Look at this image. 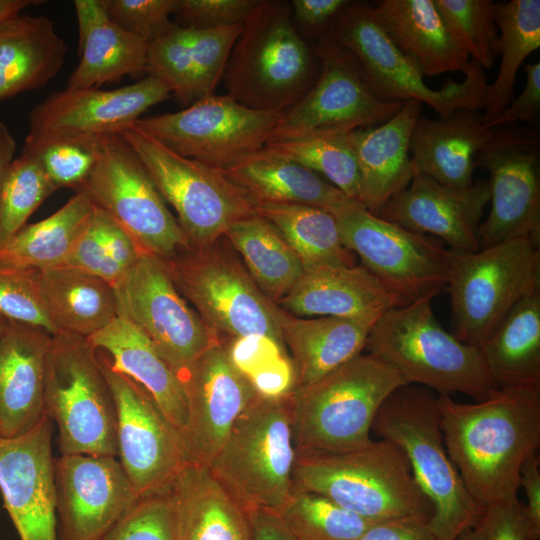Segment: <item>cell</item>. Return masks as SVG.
Wrapping results in <instances>:
<instances>
[{
	"label": "cell",
	"instance_id": "cell-1",
	"mask_svg": "<svg viewBox=\"0 0 540 540\" xmlns=\"http://www.w3.org/2000/svg\"><path fill=\"white\" fill-rule=\"evenodd\" d=\"M447 454L484 510L517 496L524 460L540 446V386L498 389L476 403L437 394Z\"/></svg>",
	"mask_w": 540,
	"mask_h": 540
},
{
	"label": "cell",
	"instance_id": "cell-2",
	"mask_svg": "<svg viewBox=\"0 0 540 540\" xmlns=\"http://www.w3.org/2000/svg\"><path fill=\"white\" fill-rule=\"evenodd\" d=\"M293 487L323 495L371 522H429L433 515L405 453L385 439L350 451L296 453Z\"/></svg>",
	"mask_w": 540,
	"mask_h": 540
},
{
	"label": "cell",
	"instance_id": "cell-3",
	"mask_svg": "<svg viewBox=\"0 0 540 540\" xmlns=\"http://www.w3.org/2000/svg\"><path fill=\"white\" fill-rule=\"evenodd\" d=\"M318 59L296 29L290 3L259 0L231 51L227 94L250 109L285 112L315 82Z\"/></svg>",
	"mask_w": 540,
	"mask_h": 540
},
{
	"label": "cell",
	"instance_id": "cell-4",
	"mask_svg": "<svg viewBox=\"0 0 540 540\" xmlns=\"http://www.w3.org/2000/svg\"><path fill=\"white\" fill-rule=\"evenodd\" d=\"M371 430L405 453L416 483L433 505L428 525L439 539L456 540L477 525L484 510L447 454L434 391L416 384L397 388L379 408Z\"/></svg>",
	"mask_w": 540,
	"mask_h": 540
},
{
	"label": "cell",
	"instance_id": "cell-5",
	"mask_svg": "<svg viewBox=\"0 0 540 540\" xmlns=\"http://www.w3.org/2000/svg\"><path fill=\"white\" fill-rule=\"evenodd\" d=\"M433 299H420L385 311L373 326L365 349L398 371L409 384L438 395L461 393L476 401L498 390L482 350L460 341L437 321Z\"/></svg>",
	"mask_w": 540,
	"mask_h": 540
},
{
	"label": "cell",
	"instance_id": "cell-6",
	"mask_svg": "<svg viewBox=\"0 0 540 540\" xmlns=\"http://www.w3.org/2000/svg\"><path fill=\"white\" fill-rule=\"evenodd\" d=\"M407 384L393 367L368 353L311 385L294 388L288 398L296 453L343 452L370 444L379 408Z\"/></svg>",
	"mask_w": 540,
	"mask_h": 540
},
{
	"label": "cell",
	"instance_id": "cell-7",
	"mask_svg": "<svg viewBox=\"0 0 540 540\" xmlns=\"http://www.w3.org/2000/svg\"><path fill=\"white\" fill-rule=\"evenodd\" d=\"M295 459L288 394L257 393L208 468L247 512L276 511L293 491Z\"/></svg>",
	"mask_w": 540,
	"mask_h": 540
},
{
	"label": "cell",
	"instance_id": "cell-8",
	"mask_svg": "<svg viewBox=\"0 0 540 540\" xmlns=\"http://www.w3.org/2000/svg\"><path fill=\"white\" fill-rule=\"evenodd\" d=\"M452 334L481 347L525 297L540 290V244L516 238L476 252L449 249Z\"/></svg>",
	"mask_w": 540,
	"mask_h": 540
},
{
	"label": "cell",
	"instance_id": "cell-9",
	"mask_svg": "<svg viewBox=\"0 0 540 540\" xmlns=\"http://www.w3.org/2000/svg\"><path fill=\"white\" fill-rule=\"evenodd\" d=\"M44 411L60 455L117 457L116 407L97 350L87 338L59 333L46 357Z\"/></svg>",
	"mask_w": 540,
	"mask_h": 540
},
{
	"label": "cell",
	"instance_id": "cell-10",
	"mask_svg": "<svg viewBox=\"0 0 540 540\" xmlns=\"http://www.w3.org/2000/svg\"><path fill=\"white\" fill-rule=\"evenodd\" d=\"M327 35L357 60L370 90L390 102L416 100L431 107L439 117L460 109H484L487 79L484 69L470 59L465 79L447 78L438 90L424 82L416 65L389 39L377 22L373 7L350 4L338 15Z\"/></svg>",
	"mask_w": 540,
	"mask_h": 540
},
{
	"label": "cell",
	"instance_id": "cell-11",
	"mask_svg": "<svg viewBox=\"0 0 540 540\" xmlns=\"http://www.w3.org/2000/svg\"><path fill=\"white\" fill-rule=\"evenodd\" d=\"M177 214L190 249L212 246L255 202L223 170L179 155L135 125L120 133Z\"/></svg>",
	"mask_w": 540,
	"mask_h": 540
},
{
	"label": "cell",
	"instance_id": "cell-12",
	"mask_svg": "<svg viewBox=\"0 0 540 540\" xmlns=\"http://www.w3.org/2000/svg\"><path fill=\"white\" fill-rule=\"evenodd\" d=\"M164 262L180 294L216 334L262 335L286 348L281 327L284 311L219 241L204 249L185 250Z\"/></svg>",
	"mask_w": 540,
	"mask_h": 540
},
{
	"label": "cell",
	"instance_id": "cell-13",
	"mask_svg": "<svg viewBox=\"0 0 540 540\" xmlns=\"http://www.w3.org/2000/svg\"><path fill=\"white\" fill-rule=\"evenodd\" d=\"M146 253L170 260L190 249L145 166L120 134L102 138L99 159L81 189Z\"/></svg>",
	"mask_w": 540,
	"mask_h": 540
},
{
	"label": "cell",
	"instance_id": "cell-14",
	"mask_svg": "<svg viewBox=\"0 0 540 540\" xmlns=\"http://www.w3.org/2000/svg\"><path fill=\"white\" fill-rule=\"evenodd\" d=\"M333 215L344 246L407 303L446 290L449 249L441 240L382 219L359 202Z\"/></svg>",
	"mask_w": 540,
	"mask_h": 540
},
{
	"label": "cell",
	"instance_id": "cell-15",
	"mask_svg": "<svg viewBox=\"0 0 540 540\" xmlns=\"http://www.w3.org/2000/svg\"><path fill=\"white\" fill-rule=\"evenodd\" d=\"M283 114L213 94L177 112L141 117L134 125L179 155L226 171L263 149Z\"/></svg>",
	"mask_w": 540,
	"mask_h": 540
},
{
	"label": "cell",
	"instance_id": "cell-16",
	"mask_svg": "<svg viewBox=\"0 0 540 540\" xmlns=\"http://www.w3.org/2000/svg\"><path fill=\"white\" fill-rule=\"evenodd\" d=\"M117 314L153 343L182 379L220 337L191 309L161 258L143 253L114 285Z\"/></svg>",
	"mask_w": 540,
	"mask_h": 540
},
{
	"label": "cell",
	"instance_id": "cell-17",
	"mask_svg": "<svg viewBox=\"0 0 540 540\" xmlns=\"http://www.w3.org/2000/svg\"><path fill=\"white\" fill-rule=\"evenodd\" d=\"M320 68L310 89L286 110L272 141L341 133L382 124L404 102L378 98L366 84L354 56L327 34L318 42Z\"/></svg>",
	"mask_w": 540,
	"mask_h": 540
},
{
	"label": "cell",
	"instance_id": "cell-18",
	"mask_svg": "<svg viewBox=\"0 0 540 540\" xmlns=\"http://www.w3.org/2000/svg\"><path fill=\"white\" fill-rule=\"evenodd\" d=\"M116 407L117 457L139 497L169 490L188 458L181 433L138 383L97 350Z\"/></svg>",
	"mask_w": 540,
	"mask_h": 540
},
{
	"label": "cell",
	"instance_id": "cell-19",
	"mask_svg": "<svg viewBox=\"0 0 540 540\" xmlns=\"http://www.w3.org/2000/svg\"><path fill=\"white\" fill-rule=\"evenodd\" d=\"M58 540H98L138 500L115 456L54 458Z\"/></svg>",
	"mask_w": 540,
	"mask_h": 540
},
{
	"label": "cell",
	"instance_id": "cell-20",
	"mask_svg": "<svg viewBox=\"0 0 540 540\" xmlns=\"http://www.w3.org/2000/svg\"><path fill=\"white\" fill-rule=\"evenodd\" d=\"M539 133L528 127H487L475 109H460L447 117L420 116L410 140L415 173L453 188L473 184L477 156L503 147L539 148Z\"/></svg>",
	"mask_w": 540,
	"mask_h": 540
},
{
	"label": "cell",
	"instance_id": "cell-21",
	"mask_svg": "<svg viewBox=\"0 0 540 540\" xmlns=\"http://www.w3.org/2000/svg\"><path fill=\"white\" fill-rule=\"evenodd\" d=\"M182 382L187 399L182 439L188 462L209 467L257 392L234 365L221 338L198 358Z\"/></svg>",
	"mask_w": 540,
	"mask_h": 540
},
{
	"label": "cell",
	"instance_id": "cell-22",
	"mask_svg": "<svg viewBox=\"0 0 540 540\" xmlns=\"http://www.w3.org/2000/svg\"><path fill=\"white\" fill-rule=\"evenodd\" d=\"M0 493L20 540H58L52 422L0 437Z\"/></svg>",
	"mask_w": 540,
	"mask_h": 540
},
{
	"label": "cell",
	"instance_id": "cell-23",
	"mask_svg": "<svg viewBox=\"0 0 540 540\" xmlns=\"http://www.w3.org/2000/svg\"><path fill=\"white\" fill-rule=\"evenodd\" d=\"M170 94L164 83L148 75L111 90L65 88L32 109L26 138L120 134Z\"/></svg>",
	"mask_w": 540,
	"mask_h": 540
},
{
	"label": "cell",
	"instance_id": "cell-24",
	"mask_svg": "<svg viewBox=\"0 0 540 540\" xmlns=\"http://www.w3.org/2000/svg\"><path fill=\"white\" fill-rule=\"evenodd\" d=\"M489 200L487 179H479L468 188H453L415 173L410 184L391 198L378 216L435 237L451 250L476 252L480 249L478 232Z\"/></svg>",
	"mask_w": 540,
	"mask_h": 540
},
{
	"label": "cell",
	"instance_id": "cell-25",
	"mask_svg": "<svg viewBox=\"0 0 540 540\" xmlns=\"http://www.w3.org/2000/svg\"><path fill=\"white\" fill-rule=\"evenodd\" d=\"M242 27L200 29L172 23L148 43L146 74L186 106L213 95Z\"/></svg>",
	"mask_w": 540,
	"mask_h": 540
},
{
	"label": "cell",
	"instance_id": "cell-26",
	"mask_svg": "<svg viewBox=\"0 0 540 540\" xmlns=\"http://www.w3.org/2000/svg\"><path fill=\"white\" fill-rule=\"evenodd\" d=\"M539 148L503 147L481 152L489 173L490 211L479 227L481 248L516 238L540 244Z\"/></svg>",
	"mask_w": 540,
	"mask_h": 540
},
{
	"label": "cell",
	"instance_id": "cell-27",
	"mask_svg": "<svg viewBox=\"0 0 540 540\" xmlns=\"http://www.w3.org/2000/svg\"><path fill=\"white\" fill-rule=\"evenodd\" d=\"M52 335L5 319L0 332V437L14 438L45 416L44 380Z\"/></svg>",
	"mask_w": 540,
	"mask_h": 540
},
{
	"label": "cell",
	"instance_id": "cell-28",
	"mask_svg": "<svg viewBox=\"0 0 540 540\" xmlns=\"http://www.w3.org/2000/svg\"><path fill=\"white\" fill-rule=\"evenodd\" d=\"M422 106L416 100L406 101L382 124L347 134L359 167L361 202L376 216L415 175L409 148Z\"/></svg>",
	"mask_w": 540,
	"mask_h": 540
},
{
	"label": "cell",
	"instance_id": "cell-29",
	"mask_svg": "<svg viewBox=\"0 0 540 540\" xmlns=\"http://www.w3.org/2000/svg\"><path fill=\"white\" fill-rule=\"evenodd\" d=\"M406 304L362 265L324 266L304 271L277 302L283 311L296 317L344 318L381 315Z\"/></svg>",
	"mask_w": 540,
	"mask_h": 540
},
{
	"label": "cell",
	"instance_id": "cell-30",
	"mask_svg": "<svg viewBox=\"0 0 540 540\" xmlns=\"http://www.w3.org/2000/svg\"><path fill=\"white\" fill-rule=\"evenodd\" d=\"M79 41L77 67L66 88H99L146 73L148 43L117 25L100 0H74Z\"/></svg>",
	"mask_w": 540,
	"mask_h": 540
},
{
	"label": "cell",
	"instance_id": "cell-31",
	"mask_svg": "<svg viewBox=\"0 0 540 540\" xmlns=\"http://www.w3.org/2000/svg\"><path fill=\"white\" fill-rule=\"evenodd\" d=\"M87 339L96 350L107 355L115 370L134 380L151 395L182 436L187 420L185 388L150 339L120 315Z\"/></svg>",
	"mask_w": 540,
	"mask_h": 540
},
{
	"label": "cell",
	"instance_id": "cell-32",
	"mask_svg": "<svg viewBox=\"0 0 540 540\" xmlns=\"http://www.w3.org/2000/svg\"><path fill=\"white\" fill-rule=\"evenodd\" d=\"M373 12L389 39L423 76L468 72L470 58L451 36L434 0H383Z\"/></svg>",
	"mask_w": 540,
	"mask_h": 540
},
{
	"label": "cell",
	"instance_id": "cell-33",
	"mask_svg": "<svg viewBox=\"0 0 540 540\" xmlns=\"http://www.w3.org/2000/svg\"><path fill=\"white\" fill-rule=\"evenodd\" d=\"M381 315L296 317L284 311L282 336L286 349L292 355L295 388L313 384L362 354Z\"/></svg>",
	"mask_w": 540,
	"mask_h": 540
},
{
	"label": "cell",
	"instance_id": "cell-34",
	"mask_svg": "<svg viewBox=\"0 0 540 540\" xmlns=\"http://www.w3.org/2000/svg\"><path fill=\"white\" fill-rule=\"evenodd\" d=\"M170 490L177 540H253L248 512L208 467L187 463Z\"/></svg>",
	"mask_w": 540,
	"mask_h": 540
},
{
	"label": "cell",
	"instance_id": "cell-35",
	"mask_svg": "<svg viewBox=\"0 0 540 540\" xmlns=\"http://www.w3.org/2000/svg\"><path fill=\"white\" fill-rule=\"evenodd\" d=\"M66 51L47 17L19 14L0 23V100L45 86L61 70Z\"/></svg>",
	"mask_w": 540,
	"mask_h": 540
},
{
	"label": "cell",
	"instance_id": "cell-36",
	"mask_svg": "<svg viewBox=\"0 0 540 540\" xmlns=\"http://www.w3.org/2000/svg\"><path fill=\"white\" fill-rule=\"evenodd\" d=\"M225 173L257 203H292L322 208L331 214L358 202L315 171L265 147ZM360 203V202H359Z\"/></svg>",
	"mask_w": 540,
	"mask_h": 540
},
{
	"label": "cell",
	"instance_id": "cell-37",
	"mask_svg": "<svg viewBox=\"0 0 540 540\" xmlns=\"http://www.w3.org/2000/svg\"><path fill=\"white\" fill-rule=\"evenodd\" d=\"M40 283L58 334L89 338L118 316L114 287L98 276L60 265L40 271Z\"/></svg>",
	"mask_w": 540,
	"mask_h": 540
},
{
	"label": "cell",
	"instance_id": "cell-38",
	"mask_svg": "<svg viewBox=\"0 0 540 540\" xmlns=\"http://www.w3.org/2000/svg\"><path fill=\"white\" fill-rule=\"evenodd\" d=\"M480 348L497 389L540 386V290L517 303Z\"/></svg>",
	"mask_w": 540,
	"mask_h": 540
},
{
	"label": "cell",
	"instance_id": "cell-39",
	"mask_svg": "<svg viewBox=\"0 0 540 540\" xmlns=\"http://www.w3.org/2000/svg\"><path fill=\"white\" fill-rule=\"evenodd\" d=\"M94 204L77 192L49 217L26 224L0 246V266L45 270L63 264L93 214Z\"/></svg>",
	"mask_w": 540,
	"mask_h": 540
},
{
	"label": "cell",
	"instance_id": "cell-40",
	"mask_svg": "<svg viewBox=\"0 0 540 540\" xmlns=\"http://www.w3.org/2000/svg\"><path fill=\"white\" fill-rule=\"evenodd\" d=\"M258 215L269 221L299 257L304 271L324 266H354V254L341 239L333 214L315 206L261 202Z\"/></svg>",
	"mask_w": 540,
	"mask_h": 540
},
{
	"label": "cell",
	"instance_id": "cell-41",
	"mask_svg": "<svg viewBox=\"0 0 540 540\" xmlns=\"http://www.w3.org/2000/svg\"><path fill=\"white\" fill-rule=\"evenodd\" d=\"M224 236L242 257L258 288L276 304L304 273L299 257L281 233L257 213L234 223Z\"/></svg>",
	"mask_w": 540,
	"mask_h": 540
},
{
	"label": "cell",
	"instance_id": "cell-42",
	"mask_svg": "<svg viewBox=\"0 0 540 540\" xmlns=\"http://www.w3.org/2000/svg\"><path fill=\"white\" fill-rule=\"evenodd\" d=\"M495 23L499 31V71L488 84L481 113L484 124L496 119L513 100L518 69L540 47V1L510 0L496 3Z\"/></svg>",
	"mask_w": 540,
	"mask_h": 540
},
{
	"label": "cell",
	"instance_id": "cell-43",
	"mask_svg": "<svg viewBox=\"0 0 540 540\" xmlns=\"http://www.w3.org/2000/svg\"><path fill=\"white\" fill-rule=\"evenodd\" d=\"M265 148L315 171L347 197L362 204L359 167L347 134L272 141Z\"/></svg>",
	"mask_w": 540,
	"mask_h": 540
},
{
	"label": "cell",
	"instance_id": "cell-44",
	"mask_svg": "<svg viewBox=\"0 0 540 540\" xmlns=\"http://www.w3.org/2000/svg\"><path fill=\"white\" fill-rule=\"evenodd\" d=\"M274 512L295 540H359L373 523L323 495L296 488Z\"/></svg>",
	"mask_w": 540,
	"mask_h": 540
},
{
	"label": "cell",
	"instance_id": "cell-45",
	"mask_svg": "<svg viewBox=\"0 0 540 540\" xmlns=\"http://www.w3.org/2000/svg\"><path fill=\"white\" fill-rule=\"evenodd\" d=\"M56 190L39 159L23 149L13 158L0 182V246L27 223Z\"/></svg>",
	"mask_w": 540,
	"mask_h": 540
},
{
	"label": "cell",
	"instance_id": "cell-46",
	"mask_svg": "<svg viewBox=\"0 0 540 540\" xmlns=\"http://www.w3.org/2000/svg\"><path fill=\"white\" fill-rule=\"evenodd\" d=\"M104 135H51L25 139L23 149L41 162L57 189L81 191L93 171Z\"/></svg>",
	"mask_w": 540,
	"mask_h": 540
},
{
	"label": "cell",
	"instance_id": "cell-47",
	"mask_svg": "<svg viewBox=\"0 0 540 540\" xmlns=\"http://www.w3.org/2000/svg\"><path fill=\"white\" fill-rule=\"evenodd\" d=\"M459 47L483 69L498 58L499 31L493 0H434Z\"/></svg>",
	"mask_w": 540,
	"mask_h": 540
},
{
	"label": "cell",
	"instance_id": "cell-48",
	"mask_svg": "<svg viewBox=\"0 0 540 540\" xmlns=\"http://www.w3.org/2000/svg\"><path fill=\"white\" fill-rule=\"evenodd\" d=\"M0 316L58 334L43 296L40 270L0 266Z\"/></svg>",
	"mask_w": 540,
	"mask_h": 540
},
{
	"label": "cell",
	"instance_id": "cell-49",
	"mask_svg": "<svg viewBox=\"0 0 540 540\" xmlns=\"http://www.w3.org/2000/svg\"><path fill=\"white\" fill-rule=\"evenodd\" d=\"M170 489L139 497L98 540H177Z\"/></svg>",
	"mask_w": 540,
	"mask_h": 540
},
{
	"label": "cell",
	"instance_id": "cell-50",
	"mask_svg": "<svg viewBox=\"0 0 540 540\" xmlns=\"http://www.w3.org/2000/svg\"><path fill=\"white\" fill-rule=\"evenodd\" d=\"M100 1L111 20L147 43L169 29L176 7V0Z\"/></svg>",
	"mask_w": 540,
	"mask_h": 540
},
{
	"label": "cell",
	"instance_id": "cell-51",
	"mask_svg": "<svg viewBox=\"0 0 540 540\" xmlns=\"http://www.w3.org/2000/svg\"><path fill=\"white\" fill-rule=\"evenodd\" d=\"M62 265L98 276L111 285L123 276L109 257L95 205L92 216Z\"/></svg>",
	"mask_w": 540,
	"mask_h": 540
},
{
	"label": "cell",
	"instance_id": "cell-52",
	"mask_svg": "<svg viewBox=\"0 0 540 540\" xmlns=\"http://www.w3.org/2000/svg\"><path fill=\"white\" fill-rule=\"evenodd\" d=\"M259 0H176L184 26L213 29L243 24Z\"/></svg>",
	"mask_w": 540,
	"mask_h": 540
},
{
	"label": "cell",
	"instance_id": "cell-53",
	"mask_svg": "<svg viewBox=\"0 0 540 540\" xmlns=\"http://www.w3.org/2000/svg\"><path fill=\"white\" fill-rule=\"evenodd\" d=\"M225 346L234 365L248 379L281 356H288L284 346L262 335L232 338Z\"/></svg>",
	"mask_w": 540,
	"mask_h": 540
},
{
	"label": "cell",
	"instance_id": "cell-54",
	"mask_svg": "<svg viewBox=\"0 0 540 540\" xmlns=\"http://www.w3.org/2000/svg\"><path fill=\"white\" fill-rule=\"evenodd\" d=\"M479 522L486 540H531L524 505L517 496L484 509Z\"/></svg>",
	"mask_w": 540,
	"mask_h": 540
},
{
	"label": "cell",
	"instance_id": "cell-55",
	"mask_svg": "<svg viewBox=\"0 0 540 540\" xmlns=\"http://www.w3.org/2000/svg\"><path fill=\"white\" fill-rule=\"evenodd\" d=\"M526 83L520 95L494 120L485 125L491 128L506 127L519 121L532 122L540 111V62L523 64Z\"/></svg>",
	"mask_w": 540,
	"mask_h": 540
},
{
	"label": "cell",
	"instance_id": "cell-56",
	"mask_svg": "<svg viewBox=\"0 0 540 540\" xmlns=\"http://www.w3.org/2000/svg\"><path fill=\"white\" fill-rule=\"evenodd\" d=\"M349 0H292V18L314 34H327L338 15L350 4Z\"/></svg>",
	"mask_w": 540,
	"mask_h": 540
},
{
	"label": "cell",
	"instance_id": "cell-57",
	"mask_svg": "<svg viewBox=\"0 0 540 540\" xmlns=\"http://www.w3.org/2000/svg\"><path fill=\"white\" fill-rule=\"evenodd\" d=\"M428 521L399 518L373 522L359 540H441Z\"/></svg>",
	"mask_w": 540,
	"mask_h": 540
},
{
	"label": "cell",
	"instance_id": "cell-58",
	"mask_svg": "<svg viewBox=\"0 0 540 540\" xmlns=\"http://www.w3.org/2000/svg\"><path fill=\"white\" fill-rule=\"evenodd\" d=\"M520 486L527 498L524 514L531 540L540 538V458L532 452L524 460L520 469Z\"/></svg>",
	"mask_w": 540,
	"mask_h": 540
},
{
	"label": "cell",
	"instance_id": "cell-59",
	"mask_svg": "<svg viewBox=\"0 0 540 540\" xmlns=\"http://www.w3.org/2000/svg\"><path fill=\"white\" fill-rule=\"evenodd\" d=\"M255 391L267 397L289 394L296 386V374L288 356H281L249 378Z\"/></svg>",
	"mask_w": 540,
	"mask_h": 540
},
{
	"label": "cell",
	"instance_id": "cell-60",
	"mask_svg": "<svg viewBox=\"0 0 540 540\" xmlns=\"http://www.w3.org/2000/svg\"><path fill=\"white\" fill-rule=\"evenodd\" d=\"M253 540H295L280 517L271 510L255 509L248 512Z\"/></svg>",
	"mask_w": 540,
	"mask_h": 540
},
{
	"label": "cell",
	"instance_id": "cell-61",
	"mask_svg": "<svg viewBox=\"0 0 540 540\" xmlns=\"http://www.w3.org/2000/svg\"><path fill=\"white\" fill-rule=\"evenodd\" d=\"M16 150L15 140L8 127L0 122V182Z\"/></svg>",
	"mask_w": 540,
	"mask_h": 540
},
{
	"label": "cell",
	"instance_id": "cell-62",
	"mask_svg": "<svg viewBox=\"0 0 540 540\" xmlns=\"http://www.w3.org/2000/svg\"><path fill=\"white\" fill-rule=\"evenodd\" d=\"M45 2V0H0V23L21 14V11L30 6Z\"/></svg>",
	"mask_w": 540,
	"mask_h": 540
},
{
	"label": "cell",
	"instance_id": "cell-63",
	"mask_svg": "<svg viewBox=\"0 0 540 540\" xmlns=\"http://www.w3.org/2000/svg\"><path fill=\"white\" fill-rule=\"evenodd\" d=\"M456 540H486V536L482 525L478 522L474 527L462 532Z\"/></svg>",
	"mask_w": 540,
	"mask_h": 540
},
{
	"label": "cell",
	"instance_id": "cell-64",
	"mask_svg": "<svg viewBox=\"0 0 540 540\" xmlns=\"http://www.w3.org/2000/svg\"><path fill=\"white\" fill-rule=\"evenodd\" d=\"M4 321H5V318H3L2 316H0V332H1V329H2V327H3Z\"/></svg>",
	"mask_w": 540,
	"mask_h": 540
}]
</instances>
